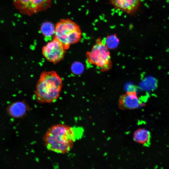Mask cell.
<instances>
[{
    "label": "cell",
    "instance_id": "6da1fadb",
    "mask_svg": "<svg viewBox=\"0 0 169 169\" xmlns=\"http://www.w3.org/2000/svg\"><path fill=\"white\" fill-rule=\"evenodd\" d=\"M81 129H76L62 124H56L50 127L45 134L43 140L48 150L64 154L69 151L77 139L81 136Z\"/></svg>",
    "mask_w": 169,
    "mask_h": 169
},
{
    "label": "cell",
    "instance_id": "7a4b0ae2",
    "mask_svg": "<svg viewBox=\"0 0 169 169\" xmlns=\"http://www.w3.org/2000/svg\"><path fill=\"white\" fill-rule=\"evenodd\" d=\"M62 80L55 71H45L41 74L36 86L34 97L40 103H50L60 95Z\"/></svg>",
    "mask_w": 169,
    "mask_h": 169
},
{
    "label": "cell",
    "instance_id": "3957f363",
    "mask_svg": "<svg viewBox=\"0 0 169 169\" xmlns=\"http://www.w3.org/2000/svg\"><path fill=\"white\" fill-rule=\"evenodd\" d=\"M82 32L79 25L69 18L62 19L55 26L54 37L67 49L81 39Z\"/></svg>",
    "mask_w": 169,
    "mask_h": 169
},
{
    "label": "cell",
    "instance_id": "277c9868",
    "mask_svg": "<svg viewBox=\"0 0 169 169\" xmlns=\"http://www.w3.org/2000/svg\"><path fill=\"white\" fill-rule=\"evenodd\" d=\"M108 49L101 39L98 38L91 50L86 53L88 62L99 67L101 71L109 70L111 69L112 64Z\"/></svg>",
    "mask_w": 169,
    "mask_h": 169
},
{
    "label": "cell",
    "instance_id": "5b68a950",
    "mask_svg": "<svg viewBox=\"0 0 169 169\" xmlns=\"http://www.w3.org/2000/svg\"><path fill=\"white\" fill-rule=\"evenodd\" d=\"M14 6L21 13L32 16L50 8L52 0H13Z\"/></svg>",
    "mask_w": 169,
    "mask_h": 169
},
{
    "label": "cell",
    "instance_id": "8992f818",
    "mask_svg": "<svg viewBox=\"0 0 169 169\" xmlns=\"http://www.w3.org/2000/svg\"><path fill=\"white\" fill-rule=\"evenodd\" d=\"M66 50L62 44L54 37L42 48V52L48 61L56 64L63 59Z\"/></svg>",
    "mask_w": 169,
    "mask_h": 169
},
{
    "label": "cell",
    "instance_id": "52a82bcc",
    "mask_svg": "<svg viewBox=\"0 0 169 169\" xmlns=\"http://www.w3.org/2000/svg\"><path fill=\"white\" fill-rule=\"evenodd\" d=\"M28 104L24 100L17 101L8 105L6 108V113L9 117L14 118H21L30 110Z\"/></svg>",
    "mask_w": 169,
    "mask_h": 169
},
{
    "label": "cell",
    "instance_id": "ba28073f",
    "mask_svg": "<svg viewBox=\"0 0 169 169\" xmlns=\"http://www.w3.org/2000/svg\"><path fill=\"white\" fill-rule=\"evenodd\" d=\"M119 108L122 110H132L138 107L141 104L136 91H129L121 95L118 101Z\"/></svg>",
    "mask_w": 169,
    "mask_h": 169
},
{
    "label": "cell",
    "instance_id": "9c48e42d",
    "mask_svg": "<svg viewBox=\"0 0 169 169\" xmlns=\"http://www.w3.org/2000/svg\"><path fill=\"white\" fill-rule=\"evenodd\" d=\"M116 9L128 14L134 13L138 9L140 0H109Z\"/></svg>",
    "mask_w": 169,
    "mask_h": 169
},
{
    "label": "cell",
    "instance_id": "30bf717a",
    "mask_svg": "<svg viewBox=\"0 0 169 169\" xmlns=\"http://www.w3.org/2000/svg\"><path fill=\"white\" fill-rule=\"evenodd\" d=\"M151 135L150 132L144 128H139L136 130L133 134V139L137 143L143 145L149 143Z\"/></svg>",
    "mask_w": 169,
    "mask_h": 169
},
{
    "label": "cell",
    "instance_id": "8fae6325",
    "mask_svg": "<svg viewBox=\"0 0 169 169\" xmlns=\"http://www.w3.org/2000/svg\"><path fill=\"white\" fill-rule=\"evenodd\" d=\"M103 43L108 49H114L118 46L119 39L116 34H113L107 36Z\"/></svg>",
    "mask_w": 169,
    "mask_h": 169
},
{
    "label": "cell",
    "instance_id": "7c38bea8",
    "mask_svg": "<svg viewBox=\"0 0 169 169\" xmlns=\"http://www.w3.org/2000/svg\"><path fill=\"white\" fill-rule=\"evenodd\" d=\"M55 26L49 22L44 23L41 25L40 30L42 33L45 37H50L54 34Z\"/></svg>",
    "mask_w": 169,
    "mask_h": 169
},
{
    "label": "cell",
    "instance_id": "4fadbf2b",
    "mask_svg": "<svg viewBox=\"0 0 169 169\" xmlns=\"http://www.w3.org/2000/svg\"><path fill=\"white\" fill-rule=\"evenodd\" d=\"M71 69L72 71L74 74H79L83 72L84 69V67L81 63L76 62L72 64Z\"/></svg>",
    "mask_w": 169,
    "mask_h": 169
}]
</instances>
